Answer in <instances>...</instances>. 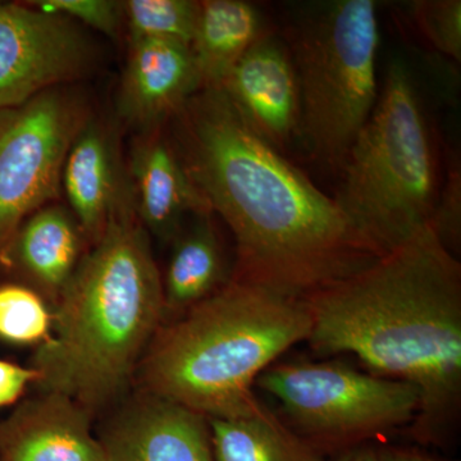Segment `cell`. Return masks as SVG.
<instances>
[{
  "mask_svg": "<svg viewBox=\"0 0 461 461\" xmlns=\"http://www.w3.org/2000/svg\"><path fill=\"white\" fill-rule=\"evenodd\" d=\"M257 386L275 397L309 445H357L411 424L420 393L408 382L339 363L269 366Z\"/></svg>",
  "mask_w": 461,
  "mask_h": 461,
  "instance_id": "7",
  "label": "cell"
},
{
  "mask_svg": "<svg viewBox=\"0 0 461 461\" xmlns=\"http://www.w3.org/2000/svg\"><path fill=\"white\" fill-rule=\"evenodd\" d=\"M212 214L194 215L193 222L185 224L171 242V257L162 276L163 323L177 320L232 278Z\"/></svg>",
  "mask_w": 461,
  "mask_h": 461,
  "instance_id": "17",
  "label": "cell"
},
{
  "mask_svg": "<svg viewBox=\"0 0 461 461\" xmlns=\"http://www.w3.org/2000/svg\"><path fill=\"white\" fill-rule=\"evenodd\" d=\"M286 39L299 85L300 138L321 163L341 169L378 99L377 5H306Z\"/></svg>",
  "mask_w": 461,
  "mask_h": 461,
  "instance_id": "6",
  "label": "cell"
},
{
  "mask_svg": "<svg viewBox=\"0 0 461 461\" xmlns=\"http://www.w3.org/2000/svg\"><path fill=\"white\" fill-rule=\"evenodd\" d=\"M338 461H381L377 451L371 448H354L342 455Z\"/></svg>",
  "mask_w": 461,
  "mask_h": 461,
  "instance_id": "27",
  "label": "cell"
},
{
  "mask_svg": "<svg viewBox=\"0 0 461 461\" xmlns=\"http://www.w3.org/2000/svg\"><path fill=\"white\" fill-rule=\"evenodd\" d=\"M89 245L68 206L48 204L21 224L0 263L53 308Z\"/></svg>",
  "mask_w": 461,
  "mask_h": 461,
  "instance_id": "15",
  "label": "cell"
},
{
  "mask_svg": "<svg viewBox=\"0 0 461 461\" xmlns=\"http://www.w3.org/2000/svg\"><path fill=\"white\" fill-rule=\"evenodd\" d=\"M412 16L437 50L461 59L460 0H421L412 3Z\"/></svg>",
  "mask_w": 461,
  "mask_h": 461,
  "instance_id": "22",
  "label": "cell"
},
{
  "mask_svg": "<svg viewBox=\"0 0 461 461\" xmlns=\"http://www.w3.org/2000/svg\"><path fill=\"white\" fill-rule=\"evenodd\" d=\"M91 421L74 400L41 393L0 432V461H104Z\"/></svg>",
  "mask_w": 461,
  "mask_h": 461,
  "instance_id": "16",
  "label": "cell"
},
{
  "mask_svg": "<svg viewBox=\"0 0 461 461\" xmlns=\"http://www.w3.org/2000/svg\"><path fill=\"white\" fill-rule=\"evenodd\" d=\"M53 315L44 297L23 284L0 286V339L38 348L50 338Z\"/></svg>",
  "mask_w": 461,
  "mask_h": 461,
  "instance_id": "21",
  "label": "cell"
},
{
  "mask_svg": "<svg viewBox=\"0 0 461 461\" xmlns=\"http://www.w3.org/2000/svg\"><path fill=\"white\" fill-rule=\"evenodd\" d=\"M208 421L214 461H324L266 406L247 417Z\"/></svg>",
  "mask_w": 461,
  "mask_h": 461,
  "instance_id": "19",
  "label": "cell"
},
{
  "mask_svg": "<svg viewBox=\"0 0 461 461\" xmlns=\"http://www.w3.org/2000/svg\"><path fill=\"white\" fill-rule=\"evenodd\" d=\"M50 338L30 366L41 393L95 417L126 393L163 324L162 275L132 196L109 218L51 308Z\"/></svg>",
  "mask_w": 461,
  "mask_h": 461,
  "instance_id": "3",
  "label": "cell"
},
{
  "mask_svg": "<svg viewBox=\"0 0 461 461\" xmlns=\"http://www.w3.org/2000/svg\"><path fill=\"white\" fill-rule=\"evenodd\" d=\"M200 90L202 80L190 45L130 41L118 89V115L138 133L154 131L165 127Z\"/></svg>",
  "mask_w": 461,
  "mask_h": 461,
  "instance_id": "13",
  "label": "cell"
},
{
  "mask_svg": "<svg viewBox=\"0 0 461 461\" xmlns=\"http://www.w3.org/2000/svg\"><path fill=\"white\" fill-rule=\"evenodd\" d=\"M77 23L29 3L0 2V109L74 83L93 62Z\"/></svg>",
  "mask_w": 461,
  "mask_h": 461,
  "instance_id": "9",
  "label": "cell"
},
{
  "mask_svg": "<svg viewBox=\"0 0 461 461\" xmlns=\"http://www.w3.org/2000/svg\"><path fill=\"white\" fill-rule=\"evenodd\" d=\"M47 14L89 26L109 38H118L124 25L123 2L115 0H35L27 2Z\"/></svg>",
  "mask_w": 461,
  "mask_h": 461,
  "instance_id": "23",
  "label": "cell"
},
{
  "mask_svg": "<svg viewBox=\"0 0 461 461\" xmlns=\"http://www.w3.org/2000/svg\"><path fill=\"white\" fill-rule=\"evenodd\" d=\"M62 191L87 245L95 244L124 200L132 196L117 129L89 114L67 153Z\"/></svg>",
  "mask_w": 461,
  "mask_h": 461,
  "instance_id": "12",
  "label": "cell"
},
{
  "mask_svg": "<svg viewBox=\"0 0 461 461\" xmlns=\"http://www.w3.org/2000/svg\"><path fill=\"white\" fill-rule=\"evenodd\" d=\"M98 439L104 461H214L204 415L141 391Z\"/></svg>",
  "mask_w": 461,
  "mask_h": 461,
  "instance_id": "11",
  "label": "cell"
},
{
  "mask_svg": "<svg viewBox=\"0 0 461 461\" xmlns=\"http://www.w3.org/2000/svg\"><path fill=\"white\" fill-rule=\"evenodd\" d=\"M89 114L67 85L0 109V253L30 215L59 199L67 153Z\"/></svg>",
  "mask_w": 461,
  "mask_h": 461,
  "instance_id": "8",
  "label": "cell"
},
{
  "mask_svg": "<svg viewBox=\"0 0 461 461\" xmlns=\"http://www.w3.org/2000/svg\"><path fill=\"white\" fill-rule=\"evenodd\" d=\"M199 2L195 0H127L124 25L129 41H165L190 45L195 32Z\"/></svg>",
  "mask_w": 461,
  "mask_h": 461,
  "instance_id": "20",
  "label": "cell"
},
{
  "mask_svg": "<svg viewBox=\"0 0 461 461\" xmlns=\"http://www.w3.org/2000/svg\"><path fill=\"white\" fill-rule=\"evenodd\" d=\"M430 227L448 250L456 249L461 230V176L456 163L448 169L444 189H439Z\"/></svg>",
  "mask_w": 461,
  "mask_h": 461,
  "instance_id": "24",
  "label": "cell"
},
{
  "mask_svg": "<svg viewBox=\"0 0 461 461\" xmlns=\"http://www.w3.org/2000/svg\"><path fill=\"white\" fill-rule=\"evenodd\" d=\"M136 213L149 235L172 242L189 217L213 213L162 129L138 133L127 160Z\"/></svg>",
  "mask_w": 461,
  "mask_h": 461,
  "instance_id": "14",
  "label": "cell"
},
{
  "mask_svg": "<svg viewBox=\"0 0 461 461\" xmlns=\"http://www.w3.org/2000/svg\"><path fill=\"white\" fill-rule=\"evenodd\" d=\"M173 120L182 162L235 238L233 280L304 299L379 258L222 90H200Z\"/></svg>",
  "mask_w": 461,
  "mask_h": 461,
  "instance_id": "1",
  "label": "cell"
},
{
  "mask_svg": "<svg viewBox=\"0 0 461 461\" xmlns=\"http://www.w3.org/2000/svg\"><path fill=\"white\" fill-rule=\"evenodd\" d=\"M303 300L315 353L357 355L381 377L417 387L412 438L442 444L461 406V267L430 224Z\"/></svg>",
  "mask_w": 461,
  "mask_h": 461,
  "instance_id": "2",
  "label": "cell"
},
{
  "mask_svg": "<svg viewBox=\"0 0 461 461\" xmlns=\"http://www.w3.org/2000/svg\"><path fill=\"white\" fill-rule=\"evenodd\" d=\"M304 300L233 280L159 327L142 357L141 393L171 400L212 418L254 414L253 386L294 345L308 341Z\"/></svg>",
  "mask_w": 461,
  "mask_h": 461,
  "instance_id": "4",
  "label": "cell"
},
{
  "mask_svg": "<svg viewBox=\"0 0 461 461\" xmlns=\"http://www.w3.org/2000/svg\"><path fill=\"white\" fill-rule=\"evenodd\" d=\"M381 461H444L412 448L388 447L377 451Z\"/></svg>",
  "mask_w": 461,
  "mask_h": 461,
  "instance_id": "26",
  "label": "cell"
},
{
  "mask_svg": "<svg viewBox=\"0 0 461 461\" xmlns=\"http://www.w3.org/2000/svg\"><path fill=\"white\" fill-rule=\"evenodd\" d=\"M220 89L250 129L278 151L300 138L295 67L287 45L271 32L241 57Z\"/></svg>",
  "mask_w": 461,
  "mask_h": 461,
  "instance_id": "10",
  "label": "cell"
},
{
  "mask_svg": "<svg viewBox=\"0 0 461 461\" xmlns=\"http://www.w3.org/2000/svg\"><path fill=\"white\" fill-rule=\"evenodd\" d=\"M38 373L32 366L0 360V409L20 399L29 384H35Z\"/></svg>",
  "mask_w": 461,
  "mask_h": 461,
  "instance_id": "25",
  "label": "cell"
},
{
  "mask_svg": "<svg viewBox=\"0 0 461 461\" xmlns=\"http://www.w3.org/2000/svg\"><path fill=\"white\" fill-rule=\"evenodd\" d=\"M268 32L262 14L244 0H202L190 50L203 89H220L236 63Z\"/></svg>",
  "mask_w": 461,
  "mask_h": 461,
  "instance_id": "18",
  "label": "cell"
},
{
  "mask_svg": "<svg viewBox=\"0 0 461 461\" xmlns=\"http://www.w3.org/2000/svg\"><path fill=\"white\" fill-rule=\"evenodd\" d=\"M341 171L336 204L378 257L430 224L438 167L414 76L402 59L388 66Z\"/></svg>",
  "mask_w": 461,
  "mask_h": 461,
  "instance_id": "5",
  "label": "cell"
}]
</instances>
